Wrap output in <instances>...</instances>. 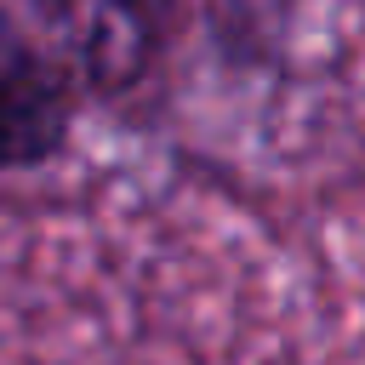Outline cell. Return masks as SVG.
<instances>
[{"instance_id":"obj_1","label":"cell","mask_w":365,"mask_h":365,"mask_svg":"<svg viewBox=\"0 0 365 365\" xmlns=\"http://www.w3.org/2000/svg\"><path fill=\"white\" fill-rule=\"evenodd\" d=\"M74 68L86 108H120L165 74L188 0H11Z\"/></svg>"},{"instance_id":"obj_2","label":"cell","mask_w":365,"mask_h":365,"mask_svg":"<svg viewBox=\"0 0 365 365\" xmlns=\"http://www.w3.org/2000/svg\"><path fill=\"white\" fill-rule=\"evenodd\" d=\"M86 91L63 51L0 0V177L46 171L74 148Z\"/></svg>"},{"instance_id":"obj_3","label":"cell","mask_w":365,"mask_h":365,"mask_svg":"<svg viewBox=\"0 0 365 365\" xmlns=\"http://www.w3.org/2000/svg\"><path fill=\"white\" fill-rule=\"evenodd\" d=\"M217 11H234V29H274V11L285 17L291 0H217Z\"/></svg>"}]
</instances>
